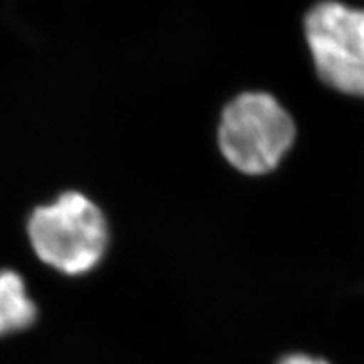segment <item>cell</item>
<instances>
[{
    "label": "cell",
    "mask_w": 364,
    "mask_h": 364,
    "mask_svg": "<svg viewBox=\"0 0 364 364\" xmlns=\"http://www.w3.org/2000/svg\"><path fill=\"white\" fill-rule=\"evenodd\" d=\"M27 233L39 260L66 275L93 270L108 247V225L102 209L78 191L36 208Z\"/></svg>",
    "instance_id": "6da1fadb"
},
{
    "label": "cell",
    "mask_w": 364,
    "mask_h": 364,
    "mask_svg": "<svg viewBox=\"0 0 364 364\" xmlns=\"http://www.w3.org/2000/svg\"><path fill=\"white\" fill-rule=\"evenodd\" d=\"M297 136L292 115L279 100L263 91H247L221 113L218 142L236 171L263 176L275 171Z\"/></svg>",
    "instance_id": "7a4b0ae2"
},
{
    "label": "cell",
    "mask_w": 364,
    "mask_h": 364,
    "mask_svg": "<svg viewBox=\"0 0 364 364\" xmlns=\"http://www.w3.org/2000/svg\"><path fill=\"white\" fill-rule=\"evenodd\" d=\"M318 80L349 97H364V9L324 0L304 21Z\"/></svg>",
    "instance_id": "3957f363"
},
{
    "label": "cell",
    "mask_w": 364,
    "mask_h": 364,
    "mask_svg": "<svg viewBox=\"0 0 364 364\" xmlns=\"http://www.w3.org/2000/svg\"><path fill=\"white\" fill-rule=\"evenodd\" d=\"M38 309L17 272H0V338L24 331L36 321Z\"/></svg>",
    "instance_id": "277c9868"
},
{
    "label": "cell",
    "mask_w": 364,
    "mask_h": 364,
    "mask_svg": "<svg viewBox=\"0 0 364 364\" xmlns=\"http://www.w3.org/2000/svg\"><path fill=\"white\" fill-rule=\"evenodd\" d=\"M279 364H329L324 359H317L312 356H307V354H290V356H285Z\"/></svg>",
    "instance_id": "5b68a950"
}]
</instances>
